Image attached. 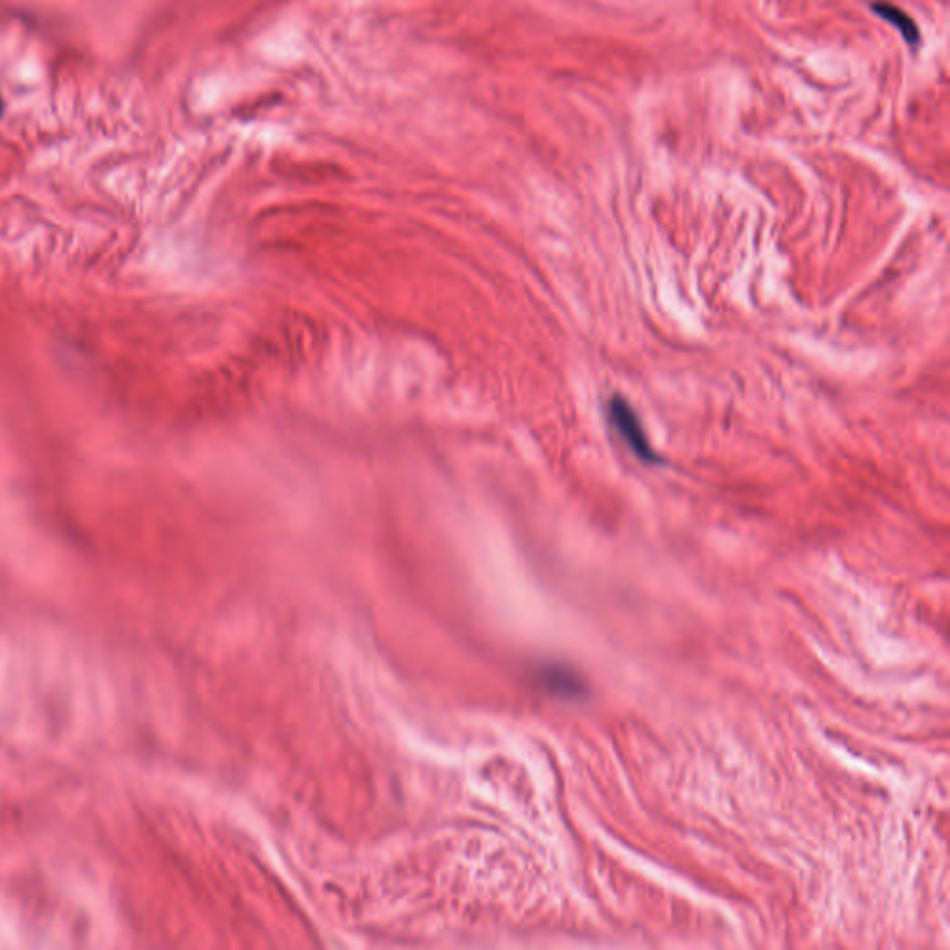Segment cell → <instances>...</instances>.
I'll use <instances>...</instances> for the list:
<instances>
[{
	"mask_svg": "<svg viewBox=\"0 0 950 950\" xmlns=\"http://www.w3.org/2000/svg\"><path fill=\"white\" fill-rule=\"evenodd\" d=\"M607 419L611 422L620 438L628 444L631 452L636 453L637 457L641 458L642 463L655 464L659 463L658 453L653 450L652 444L648 442L647 433L642 427L641 419L636 413V409L620 395H613L607 401Z\"/></svg>",
	"mask_w": 950,
	"mask_h": 950,
	"instance_id": "cell-1",
	"label": "cell"
},
{
	"mask_svg": "<svg viewBox=\"0 0 950 950\" xmlns=\"http://www.w3.org/2000/svg\"><path fill=\"white\" fill-rule=\"evenodd\" d=\"M4 112V104H2V97H0V115Z\"/></svg>",
	"mask_w": 950,
	"mask_h": 950,
	"instance_id": "cell-4",
	"label": "cell"
},
{
	"mask_svg": "<svg viewBox=\"0 0 950 950\" xmlns=\"http://www.w3.org/2000/svg\"><path fill=\"white\" fill-rule=\"evenodd\" d=\"M872 10H875L881 19H886L888 23L897 27V29L900 30L902 38H905L911 47L919 45L921 35H919V30H917L916 23H913L905 12H900L899 8L891 7V4H875Z\"/></svg>",
	"mask_w": 950,
	"mask_h": 950,
	"instance_id": "cell-2",
	"label": "cell"
},
{
	"mask_svg": "<svg viewBox=\"0 0 950 950\" xmlns=\"http://www.w3.org/2000/svg\"><path fill=\"white\" fill-rule=\"evenodd\" d=\"M540 678H543L546 688H550L554 693L562 694V696H579L581 694V683L568 670L546 669Z\"/></svg>",
	"mask_w": 950,
	"mask_h": 950,
	"instance_id": "cell-3",
	"label": "cell"
}]
</instances>
